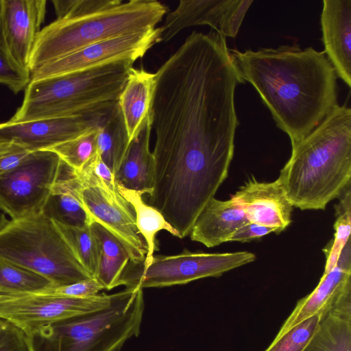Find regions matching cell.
<instances>
[{
    "mask_svg": "<svg viewBox=\"0 0 351 351\" xmlns=\"http://www.w3.org/2000/svg\"><path fill=\"white\" fill-rule=\"evenodd\" d=\"M46 4V0H0L2 27L10 53L21 68L29 72L30 58L42 29Z\"/></svg>",
    "mask_w": 351,
    "mask_h": 351,
    "instance_id": "cell-14",
    "label": "cell"
},
{
    "mask_svg": "<svg viewBox=\"0 0 351 351\" xmlns=\"http://www.w3.org/2000/svg\"><path fill=\"white\" fill-rule=\"evenodd\" d=\"M329 307L298 323L279 338L274 339L264 351H303Z\"/></svg>",
    "mask_w": 351,
    "mask_h": 351,
    "instance_id": "cell-30",
    "label": "cell"
},
{
    "mask_svg": "<svg viewBox=\"0 0 351 351\" xmlns=\"http://www.w3.org/2000/svg\"><path fill=\"white\" fill-rule=\"evenodd\" d=\"M151 114L142 123L135 137L129 143L114 180L123 188L150 195L154 183L155 163L149 149Z\"/></svg>",
    "mask_w": 351,
    "mask_h": 351,
    "instance_id": "cell-19",
    "label": "cell"
},
{
    "mask_svg": "<svg viewBox=\"0 0 351 351\" xmlns=\"http://www.w3.org/2000/svg\"><path fill=\"white\" fill-rule=\"evenodd\" d=\"M156 75L132 67L117 102L123 117L129 143L151 114Z\"/></svg>",
    "mask_w": 351,
    "mask_h": 351,
    "instance_id": "cell-22",
    "label": "cell"
},
{
    "mask_svg": "<svg viewBox=\"0 0 351 351\" xmlns=\"http://www.w3.org/2000/svg\"><path fill=\"white\" fill-rule=\"evenodd\" d=\"M271 232H276V230L250 221L238 228L231 236L229 241L247 242Z\"/></svg>",
    "mask_w": 351,
    "mask_h": 351,
    "instance_id": "cell-35",
    "label": "cell"
},
{
    "mask_svg": "<svg viewBox=\"0 0 351 351\" xmlns=\"http://www.w3.org/2000/svg\"><path fill=\"white\" fill-rule=\"evenodd\" d=\"M144 309L143 289L125 287L104 309L42 327L27 337L30 350L120 351L139 335Z\"/></svg>",
    "mask_w": 351,
    "mask_h": 351,
    "instance_id": "cell-5",
    "label": "cell"
},
{
    "mask_svg": "<svg viewBox=\"0 0 351 351\" xmlns=\"http://www.w3.org/2000/svg\"><path fill=\"white\" fill-rule=\"evenodd\" d=\"M31 80V73L21 68L12 57L5 39L0 6V84L15 94L25 89Z\"/></svg>",
    "mask_w": 351,
    "mask_h": 351,
    "instance_id": "cell-31",
    "label": "cell"
},
{
    "mask_svg": "<svg viewBox=\"0 0 351 351\" xmlns=\"http://www.w3.org/2000/svg\"><path fill=\"white\" fill-rule=\"evenodd\" d=\"M98 128L49 150L56 153L75 171H80L97 152Z\"/></svg>",
    "mask_w": 351,
    "mask_h": 351,
    "instance_id": "cell-29",
    "label": "cell"
},
{
    "mask_svg": "<svg viewBox=\"0 0 351 351\" xmlns=\"http://www.w3.org/2000/svg\"><path fill=\"white\" fill-rule=\"evenodd\" d=\"M320 23L325 53L351 87V0H324Z\"/></svg>",
    "mask_w": 351,
    "mask_h": 351,
    "instance_id": "cell-16",
    "label": "cell"
},
{
    "mask_svg": "<svg viewBox=\"0 0 351 351\" xmlns=\"http://www.w3.org/2000/svg\"><path fill=\"white\" fill-rule=\"evenodd\" d=\"M80 181L81 199L91 223H99L122 243L132 264L143 263L147 246L137 229L132 205L128 202H118L96 184Z\"/></svg>",
    "mask_w": 351,
    "mask_h": 351,
    "instance_id": "cell-12",
    "label": "cell"
},
{
    "mask_svg": "<svg viewBox=\"0 0 351 351\" xmlns=\"http://www.w3.org/2000/svg\"><path fill=\"white\" fill-rule=\"evenodd\" d=\"M231 198L250 222L274 228L276 233L283 231L291 221L293 206L278 180L263 182L252 177Z\"/></svg>",
    "mask_w": 351,
    "mask_h": 351,
    "instance_id": "cell-15",
    "label": "cell"
},
{
    "mask_svg": "<svg viewBox=\"0 0 351 351\" xmlns=\"http://www.w3.org/2000/svg\"><path fill=\"white\" fill-rule=\"evenodd\" d=\"M62 162L51 150L32 152L16 168L0 176V209L12 220L40 214Z\"/></svg>",
    "mask_w": 351,
    "mask_h": 351,
    "instance_id": "cell-8",
    "label": "cell"
},
{
    "mask_svg": "<svg viewBox=\"0 0 351 351\" xmlns=\"http://www.w3.org/2000/svg\"><path fill=\"white\" fill-rule=\"evenodd\" d=\"M0 260L43 276L53 287L93 278L56 223L42 213L8 221L0 230Z\"/></svg>",
    "mask_w": 351,
    "mask_h": 351,
    "instance_id": "cell-6",
    "label": "cell"
},
{
    "mask_svg": "<svg viewBox=\"0 0 351 351\" xmlns=\"http://www.w3.org/2000/svg\"><path fill=\"white\" fill-rule=\"evenodd\" d=\"M348 184L338 197L339 203L336 205L337 219L335 223L334 238L328 243L323 252L326 257V263L324 270L334 267L342 248L350 239L351 223V189Z\"/></svg>",
    "mask_w": 351,
    "mask_h": 351,
    "instance_id": "cell-28",
    "label": "cell"
},
{
    "mask_svg": "<svg viewBox=\"0 0 351 351\" xmlns=\"http://www.w3.org/2000/svg\"><path fill=\"white\" fill-rule=\"evenodd\" d=\"M53 287L43 276L0 260V290L21 293H43Z\"/></svg>",
    "mask_w": 351,
    "mask_h": 351,
    "instance_id": "cell-26",
    "label": "cell"
},
{
    "mask_svg": "<svg viewBox=\"0 0 351 351\" xmlns=\"http://www.w3.org/2000/svg\"><path fill=\"white\" fill-rule=\"evenodd\" d=\"M117 101L75 116L0 123V143H12L29 152L50 149L100 126Z\"/></svg>",
    "mask_w": 351,
    "mask_h": 351,
    "instance_id": "cell-11",
    "label": "cell"
},
{
    "mask_svg": "<svg viewBox=\"0 0 351 351\" xmlns=\"http://www.w3.org/2000/svg\"><path fill=\"white\" fill-rule=\"evenodd\" d=\"M117 186L121 195L133 207L137 229L147 244V253L141 265L146 268L152 263L154 252L156 250V236L159 231L165 230L173 236L180 239L181 237L156 208L144 202L143 193L119 185Z\"/></svg>",
    "mask_w": 351,
    "mask_h": 351,
    "instance_id": "cell-24",
    "label": "cell"
},
{
    "mask_svg": "<svg viewBox=\"0 0 351 351\" xmlns=\"http://www.w3.org/2000/svg\"><path fill=\"white\" fill-rule=\"evenodd\" d=\"M351 109L339 104L295 147L277 179L293 207L324 210L351 183Z\"/></svg>",
    "mask_w": 351,
    "mask_h": 351,
    "instance_id": "cell-2",
    "label": "cell"
},
{
    "mask_svg": "<svg viewBox=\"0 0 351 351\" xmlns=\"http://www.w3.org/2000/svg\"><path fill=\"white\" fill-rule=\"evenodd\" d=\"M31 152L14 143H2L0 145V176L19 166Z\"/></svg>",
    "mask_w": 351,
    "mask_h": 351,
    "instance_id": "cell-34",
    "label": "cell"
},
{
    "mask_svg": "<svg viewBox=\"0 0 351 351\" xmlns=\"http://www.w3.org/2000/svg\"><path fill=\"white\" fill-rule=\"evenodd\" d=\"M252 0H181L169 12L160 42H168L182 29L195 25H209L224 36L235 38Z\"/></svg>",
    "mask_w": 351,
    "mask_h": 351,
    "instance_id": "cell-13",
    "label": "cell"
},
{
    "mask_svg": "<svg viewBox=\"0 0 351 351\" xmlns=\"http://www.w3.org/2000/svg\"><path fill=\"white\" fill-rule=\"evenodd\" d=\"M2 143H0V145H1Z\"/></svg>",
    "mask_w": 351,
    "mask_h": 351,
    "instance_id": "cell-37",
    "label": "cell"
},
{
    "mask_svg": "<svg viewBox=\"0 0 351 351\" xmlns=\"http://www.w3.org/2000/svg\"><path fill=\"white\" fill-rule=\"evenodd\" d=\"M350 245V239L342 248L335 265L324 270L315 289L298 301L274 339L279 338L303 320L328 308L336 297L351 284Z\"/></svg>",
    "mask_w": 351,
    "mask_h": 351,
    "instance_id": "cell-17",
    "label": "cell"
},
{
    "mask_svg": "<svg viewBox=\"0 0 351 351\" xmlns=\"http://www.w3.org/2000/svg\"><path fill=\"white\" fill-rule=\"evenodd\" d=\"M104 287L95 278H90L75 283L52 287L43 293L69 297L88 298L99 293Z\"/></svg>",
    "mask_w": 351,
    "mask_h": 351,
    "instance_id": "cell-33",
    "label": "cell"
},
{
    "mask_svg": "<svg viewBox=\"0 0 351 351\" xmlns=\"http://www.w3.org/2000/svg\"><path fill=\"white\" fill-rule=\"evenodd\" d=\"M168 12L155 0H110L99 10L56 19L38 34L29 71L104 40L152 30Z\"/></svg>",
    "mask_w": 351,
    "mask_h": 351,
    "instance_id": "cell-3",
    "label": "cell"
},
{
    "mask_svg": "<svg viewBox=\"0 0 351 351\" xmlns=\"http://www.w3.org/2000/svg\"><path fill=\"white\" fill-rule=\"evenodd\" d=\"M0 351H31L25 333L2 319H0Z\"/></svg>",
    "mask_w": 351,
    "mask_h": 351,
    "instance_id": "cell-32",
    "label": "cell"
},
{
    "mask_svg": "<svg viewBox=\"0 0 351 351\" xmlns=\"http://www.w3.org/2000/svg\"><path fill=\"white\" fill-rule=\"evenodd\" d=\"M81 188L82 182L75 171L62 161L58 178L41 213L57 223L89 226L91 221L81 199Z\"/></svg>",
    "mask_w": 351,
    "mask_h": 351,
    "instance_id": "cell-20",
    "label": "cell"
},
{
    "mask_svg": "<svg viewBox=\"0 0 351 351\" xmlns=\"http://www.w3.org/2000/svg\"><path fill=\"white\" fill-rule=\"evenodd\" d=\"M8 220L5 217V213L0 209V230L6 225Z\"/></svg>",
    "mask_w": 351,
    "mask_h": 351,
    "instance_id": "cell-36",
    "label": "cell"
},
{
    "mask_svg": "<svg viewBox=\"0 0 351 351\" xmlns=\"http://www.w3.org/2000/svg\"><path fill=\"white\" fill-rule=\"evenodd\" d=\"M56 224L80 263L91 278H95L97 270V249L90 225L76 227Z\"/></svg>",
    "mask_w": 351,
    "mask_h": 351,
    "instance_id": "cell-27",
    "label": "cell"
},
{
    "mask_svg": "<svg viewBox=\"0 0 351 351\" xmlns=\"http://www.w3.org/2000/svg\"><path fill=\"white\" fill-rule=\"evenodd\" d=\"M129 145L123 117L118 102L105 121L98 128L97 152L114 176L118 170Z\"/></svg>",
    "mask_w": 351,
    "mask_h": 351,
    "instance_id": "cell-25",
    "label": "cell"
},
{
    "mask_svg": "<svg viewBox=\"0 0 351 351\" xmlns=\"http://www.w3.org/2000/svg\"><path fill=\"white\" fill-rule=\"evenodd\" d=\"M303 351H351V284L334 300Z\"/></svg>",
    "mask_w": 351,
    "mask_h": 351,
    "instance_id": "cell-21",
    "label": "cell"
},
{
    "mask_svg": "<svg viewBox=\"0 0 351 351\" xmlns=\"http://www.w3.org/2000/svg\"><path fill=\"white\" fill-rule=\"evenodd\" d=\"M113 298L114 293H104L88 298H69L0 290V319L15 325L29 337L53 322L104 309Z\"/></svg>",
    "mask_w": 351,
    "mask_h": 351,
    "instance_id": "cell-9",
    "label": "cell"
},
{
    "mask_svg": "<svg viewBox=\"0 0 351 351\" xmlns=\"http://www.w3.org/2000/svg\"><path fill=\"white\" fill-rule=\"evenodd\" d=\"M134 62L121 60L82 72L31 80L11 123L84 114L117 101Z\"/></svg>",
    "mask_w": 351,
    "mask_h": 351,
    "instance_id": "cell-4",
    "label": "cell"
},
{
    "mask_svg": "<svg viewBox=\"0 0 351 351\" xmlns=\"http://www.w3.org/2000/svg\"><path fill=\"white\" fill-rule=\"evenodd\" d=\"M161 32V27H156L89 45L34 70L31 80L82 72L117 61L134 62L160 42Z\"/></svg>",
    "mask_w": 351,
    "mask_h": 351,
    "instance_id": "cell-10",
    "label": "cell"
},
{
    "mask_svg": "<svg viewBox=\"0 0 351 351\" xmlns=\"http://www.w3.org/2000/svg\"><path fill=\"white\" fill-rule=\"evenodd\" d=\"M90 227L97 249V270L95 278L104 289L110 291L121 286L130 256L122 243L101 225L93 221Z\"/></svg>",
    "mask_w": 351,
    "mask_h": 351,
    "instance_id": "cell-23",
    "label": "cell"
},
{
    "mask_svg": "<svg viewBox=\"0 0 351 351\" xmlns=\"http://www.w3.org/2000/svg\"><path fill=\"white\" fill-rule=\"evenodd\" d=\"M255 259L254 254L245 251L211 254L185 250L177 255L154 256L146 268L131 263L122 276L121 285L143 289L184 285L201 278L219 277Z\"/></svg>",
    "mask_w": 351,
    "mask_h": 351,
    "instance_id": "cell-7",
    "label": "cell"
},
{
    "mask_svg": "<svg viewBox=\"0 0 351 351\" xmlns=\"http://www.w3.org/2000/svg\"><path fill=\"white\" fill-rule=\"evenodd\" d=\"M244 81L271 112L292 148L312 132L337 104V76L325 51L298 44L257 51L230 49Z\"/></svg>",
    "mask_w": 351,
    "mask_h": 351,
    "instance_id": "cell-1",
    "label": "cell"
},
{
    "mask_svg": "<svg viewBox=\"0 0 351 351\" xmlns=\"http://www.w3.org/2000/svg\"><path fill=\"white\" fill-rule=\"evenodd\" d=\"M248 222L232 198L222 201L213 197L199 214L189 234L192 241L213 247L229 241L234 232Z\"/></svg>",
    "mask_w": 351,
    "mask_h": 351,
    "instance_id": "cell-18",
    "label": "cell"
}]
</instances>
